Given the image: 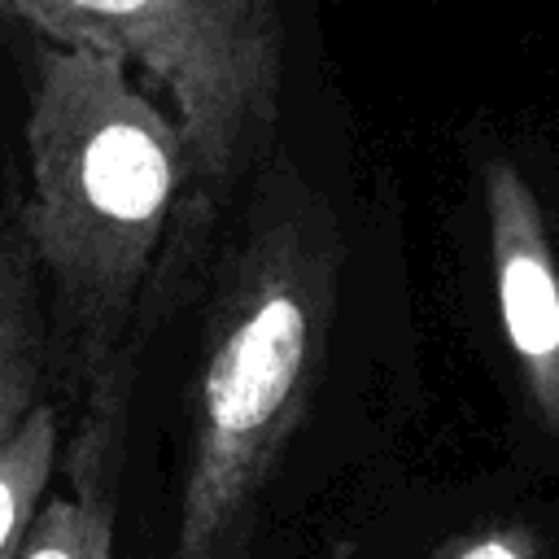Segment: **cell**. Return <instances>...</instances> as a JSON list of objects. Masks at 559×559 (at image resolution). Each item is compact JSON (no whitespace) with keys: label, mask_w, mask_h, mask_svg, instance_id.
<instances>
[{"label":"cell","mask_w":559,"mask_h":559,"mask_svg":"<svg viewBox=\"0 0 559 559\" xmlns=\"http://www.w3.org/2000/svg\"><path fill=\"white\" fill-rule=\"evenodd\" d=\"M341 231L297 162L266 153L197 328L188 454L166 559H245L262 498L314 402Z\"/></svg>","instance_id":"6da1fadb"},{"label":"cell","mask_w":559,"mask_h":559,"mask_svg":"<svg viewBox=\"0 0 559 559\" xmlns=\"http://www.w3.org/2000/svg\"><path fill=\"white\" fill-rule=\"evenodd\" d=\"M61 48L114 52L144 70L175 105L188 148V197L175 262L271 148L288 31L275 0H0Z\"/></svg>","instance_id":"3957f363"},{"label":"cell","mask_w":559,"mask_h":559,"mask_svg":"<svg viewBox=\"0 0 559 559\" xmlns=\"http://www.w3.org/2000/svg\"><path fill=\"white\" fill-rule=\"evenodd\" d=\"M26 166L17 218L48 293L52 358L83 389L144 345L148 293L179 275L183 131L122 57L52 44L31 87Z\"/></svg>","instance_id":"7a4b0ae2"},{"label":"cell","mask_w":559,"mask_h":559,"mask_svg":"<svg viewBox=\"0 0 559 559\" xmlns=\"http://www.w3.org/2000/svg\"><path fill=\"white\" fill-rule=\"evenodd\" d=\"M135 358L140 349L122 354L83 384V411L61 454L66 485H48L17 559H114Z\"/></svg>","instance_id":"5b68a950"},{"label":"cell","mask_w":559,"mask_h":559,"mask_svg":"<svg viewBox=\"0 0 559 559\" xmlns=\"http://www.w3.org/2000/svg\"><path fill=\"white\" fill-rule=\"evenodd\" d=\"M52 367L48 293L26 245L22 218L0 214V445L31 419L44 402Z\"/></svg>","instance_id":"8992f818"},{"label":"cell","mask_w":559,"mask_h":559,"mask_svg":"<svg viewBox=\"0 0 559 559\" xmlns=\"http://www.w3.org/2000/svg\"><path fill=\"white\" fill-rule=\"evenodd\" d=\"M61 459V424L57 406L39 402L31 419L0 445V559H17V546L52 485Z\"/></svg>","instance_id":"52a82bcc"},{"label":"cell","mask_w":559,"mask_h":559,"mask_svg":"<svg viewBox=\"0 0 559 559\" xmlns=\"http://www.w3.org/2000/svg\"><path fill=\"white\" fill-rule=\"evenodd\" d=\"M485 214L507 345L537 419L559 428V266L533 188L502 157L485 166Z\"/></svg>","instance_id":"277c9868"},{"label":"cell","mask_w":559,"mask_h":559,"mask_svg":"<svg viewBox=\"0 0 559 559\" xmlns=\"http://www.w3.org/2000/svg\"><path fill=\"white\" fill-rule=\"evenodd\" d=\"M437 559H542V546L528 528L520 524H498V528H480L472 537L450 542Z\"/></svg>","instance_id":"ba28073f"},{"label":"cell","mask_w":559,"mask_h":559,"mask_svg":"<svg viewBox=\"0 0 559 559\" xmlns=\"http://www.w3.org/2000/svg\"><path fill=\"white\" fill-rule=\"evenodd\" d=\"M323 559H362V555H358V542L341 537V542H332V546L323 550Z\"/></svg>","instance_id":"9c48e42d"}]
</instances>
